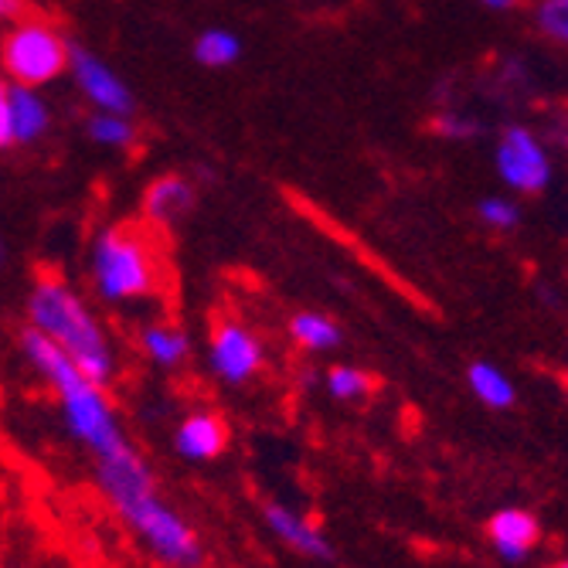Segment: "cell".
<instances>
[{
    "mask_svg": "<svg viewBox=\"0 0 568 568\" xmlns=\"http://www.w3.org/2000/svg\"><path fill=\"white\" fill-rule=\"evenodd\" d=\"M92 480L153 561L164 568H204L209 551L201 531L171 504V497H164L158 474L133 443L106 459H92Z\"/></svg>",
    "mask_w": 568,
    "mask_h": 568,
    "instance_id": "obj_1",
    "label": "cell"
},
{
    "mask_svg": "<svg viewBox=\"0 0 568 568\" xmlns=\"http://www.w3.org/2000/svg\"><path fill=\"white\" fill-rule=\"evenodd\" d=\"M21 354L28 357V365L48 382V388L55 392L69 436L92 459H106V456H113L133 443L123 429V419H120L113 398L106 395V388L92 385L72 365L69 354L59 344H51L34 327H24L21 331Z\"/></svg>",
    "mask_w": 568,
    "mask_h": 568,
    "instance_id": "obj_2",
    "label": "cell"
},
{
    "mask_svg": "<svg viewBox=\"0 0 568 568\" xmlns=\"http://www.w3.org/2000/svg\"><path fill=\"white\" fill-rule=\"evenodd\" d=\"M28 327L59 344L72 365L99 388H110L116 378V351L102 331L92 306L62 280L41 273L28 293Z\"/></svg>",
    "mask_w": 568,
    "mask_h": 568,
    "instance_id": "obj_3",
    "label": "cell"
},
{
    "mask_svg": "<svg viewBox=\"0 0 568 568\" xmlns=\"http://www.w3.org/2000/svg\"><path fill=\"white\" fill-rule=\"evenodd\" d=\"M92 286L106 303H140L164 293L168 263L150 225H113L92 245Z\"/></svg>",
    "mask_w": 568,
    "mask_h": 568,
    "instance_id": "obj_4",
    "label": "cell"
},
{
    "mask_svg": "<svg viewBox=\"0 0 568 568\" xmlns=\"http://www.w3.org/2000/svg\"><path fill=\"white\" fill-rule=\"evenodd\" d=\"M69 41L44 18H21L0 41V62L14 85L41 89L69 72Z\"/></svg>",
    "mask_w": 568,
    "mask_h": 568,
    "instance_id": "obj_5",
    "label": "cell"
},
{
    "mask_svg": "<svg viewBox=\"0 0 568 568\" xmlns=\"http://www.w3.org/2000/svg\"><path fill=\"white\" fill-rule=\"evenodd\" d=\"M209 368L215 382H222L225 388L248 385L266 368V347L260 334L232 317L215 321L212 337H209Z\"/></svg>",
    "mask_w": 568,
    "mask_h": 568,
    "instance_id": "obj_6",
    "label": "cell"
},
{
    "mask_svg": "<svg viewBox=\"0 0 568 568\" xmlns=\"http://www.w3.org/2000/svg\"><path fill=\"white\" fill-rule=\"evenodd\" d=\"M497 174L510 191L541 194L551 184V158L528 126H507L497 140Z\"/></svg>",
    "mask_w": 568,
    "mask_h": 568,
    "instance_id": "obj_7",
    "label": "cell"
},
{
    "mask_svg": "<svg viewBox=\"0 0 568 568\" xmlns=\"http://www.w3.org/2000/svg\"><path fill=\"white\" fill-rule=\"evenodd\" d=\"M69 72L79 85V92L92 102L99 113H116V116H130L136 110V99L130 92V85L85 48H69Z\"/></svg>",
    "mask_w": 568,
    "mask_h": 568,
    "instance_id": "obj_8",
    "label": "cell"
},
{
    "mask_svg": "<svg viewBox=\"0 0 568 568\" xmlns=\"http://www.w3.org/2000/svg\"><path fill=\"white\" fill-rule=\"evenodd\" d=\"M263 525L266 531L293 555L310 558V561H334V545L324 535V528L310 518V514L283 504V500H266L263 504Z\"/></svg>",
    "mask_w": 568,
    "mask_h": 568,
    "instance_id": "obj_9",
    "label": "cell"
},
{
    "mask_svg": "<svg viewBox=\"0 0 568 568\" xmlns=\"http://www.w3.org/2000/svg\"><path fill=\"white\" fill-rule=\"evenodd\" d=\"M171 446L184 463H194V467H201V463H215L232 446V426L215 408H194L174 426Z\"/></svg>",
    "mask_w": 568,
    "mask_h": 568,
    "instance_id": "obj_10",
    "label": "cell"
},
{
    "mask_svg": "<svg viewBox=\"0 0 568 568\" xmlns=\"http://www.w3.org/2000/svg\"><path fill=\"white\" fill-rule=\"evenodd\" d=\"M541 538H545L541 521L528 507H500L487 521V541H490L494 555L507 565L528 561L538 551Z\"/></svg>",
    "mask_w": 568,
    "mask_h": 568,
    "instance_id": "obj_11",
    "label": "cell"
},
{
    "mask_svg": "<svg viewBox=\"0 0 568 568\" xmlns=\"http://www.w3.org/2000/svg\"><path fill=\"white\" fill-rule=\"evenodd\" d=\"M194 209V187L181 174L158 178L143 194V219L153 229H168Z\"/></svg>",
    "mask_w": 568,
    "mask_h": 568,
    "instance_id": "obj_12",
    "label": "cell"
},
{
    "mask_svg": "<svg viewBox=\"0 0 568 568\" xmlns=\"http://www.w3.org/2000/svg\"><path fill=\"white\" fill-rule=\"evenodd\" d=\"M140 351L153 368L178 372L191 361V337L178 324L158 321V324H146L140 331Z\"/></svg>",
    "mask_w": 568,
    "mask_h": 568,
    "instance_id": "obj_13",
    "label": "cell"
},
{
    "mask_svg": "<svg viewBox=\"0 0 568 568\" xmlns=\"http://www.w3.org/2000/svg\"><path fill=\"white\" fill-rule=\"evenodd\" d=\"M8 116H11L14 143H34L51 126L48 102L38 95V89L28 85H8Z\"/></svg>",
    "mask_w": 568,
    "mask_h": 568,
    "instance_id": "obj_14",
    "label": "cell"
},
{
    "mask_svg": "<svg viewBox=\"0 0 568 568\" xmlns=\"http://www.w3.org/2000/svg\"><path fill=\"white\" fill-rule=\"evenodd\" d=\"M467 385H470L474 398L480 405H487L490 412H510L518 405V388H514L510 375L504 368H497L494 361H470Z\"/></svg>",
    "mask_w": 568,
    "mask_h": 568,
    "instance_id": "obj_15",
    "label": "cell"
},
{
    "mask_svg": "<svg viewBox=\"0 0 568 568\" xmlns=\"http://www.w3.org/2000/svg\"><path fill=\"white\" fill-rule=\"evenodd\" d=\"M286 331H290V341L306 354H327V351L341 347V341H344L337 321L321 314V310H300V314L290 317Z\"/></svg>",
    "mask_w": 568,
    "mask_h": 568,
    "instance_id": "obj_16",
    "label": "cell"
},
{
    "mask_svg": "<svg viewBox=\"0 0 568 568\" xmlns=\"http://www.w3.org/2000/svg\"><path fill=\"white\" fill-rule=\"evenodd\" d=\"M324 388L334 402L354 405V402H365L372 398V392L378 388V382L357 365H334L324 372Z\"/></svg>",
    "mask_w": 568,
    "mask_h": 568,
    "instance_id": "obj_17",
    "label": "cell"
},
{
    "mask_svg": "<svg viewBox=\"0 0 568 568\" xmlns=\"http://www.w3.org/2000/svg\"><path fill=\"white\" fill-rule=\"evenodd\" d=\"M239 55H242V41L225 28H209L194 41V59L204 69H229L239 62Z\"/></svg>",
    "mask_w": 568,
    "mask_h": 568,
    "instance_id": "obj_18",
    "label": "cell"
},
{
    "mask_svg": "<svg viewBox=\"0 0 568 568\" xmlns=\"http://www.w3.org/2000/svg\"><path fill=\"white\" fill-rule=\"evenodd\" d=\"M85 130H89V136L95 143L116 146V150L133 146V140H136V130H133L130 116H116V113H92L89 123H85Z\"/></svg>",
    "mask_w": 568,
    "mask_h": 568,
    "instance_id": "obj_19",
    "label": "cell"
},
{
    "mask_svg": "<svg viewBox=\"0 0 568 568\" xmlns=\"http://www.w3.org/2000/svg\"><path fill=\"white\" fill-rule=\"evenodd\" d=\"M535 28L548 41L565 44L568 41V0H538L535 4Z\"/></svg>",
    "mask_w": 568,
    "mask_h": 568,
    "instance_id": "obj_20",
    "label": "cell"
},
{
    "mask_svg": "<svg viewBox=\"0 0 568 568\" xmlns=\"http://www.w3.org/2000/svg\"><path fill=\"white\" fill-rule=\"evenodd\" d=\"M477 215H480V222L487 225V229H494V232H514L521 225V209L514 204L510 197H500V194H494V197H484L480 204H477Z\"/></svg>",
    "mask_w": 568,
    "mask_h": 568,
    "instance_id": "obj_21",
    "label": "cell"
},
{
    "mask_svg": "<svg viewBox=\"0 0 568 568\" xmlns=\"http://www.w3.org/2000/svg\"><path fill=\"white\" fill-rule=\"evenodd\" d=\"M436 130L449 140H474V136H480L484 123L477 116H467V113H443L436 120Z\"/></svg>",
    "mask_w": 568,
    "mask_h": 568,
    "instance_id": "obj_22",
    "label": "cell"
},
{
    "mask_svg": "<svg viewBox=\"0 0 568 568\" xmlns=\"http://www.w3.org/2000/svg\"><path fill=\"white\" fill-rule=\"evenodd\" d=\"M4 146H14V136H11V116H8V82L0 79V150Z\"/></svg>",
    "mask_w": 568,
    "mask_h": 568,
    "instance_id": "obj_23",
    "label": "cell"
},
{
    "mask_svg": "<svg viewBox=\"0 0 568 568\" xmlns=\"http://www.w3.org/2000/svg\"><path fill=\"white\" fill-rule=\"evenodd\" d=\"M24 0H0V21H21Z\"/></svg>",
    "mask_w": 568,
    "mask_h": 568,
    "instance_id": "obj_24",
    "label": "cell"
},
{
    "mask_svg": "<svg viewBox=\"0 0 568 568\" xmlns=\"http://www.w3.org/2000/svg\"><path fill=\"white\" fill-rule=\"evenodd\" d=\"M484 8H494V11H510V8H518L521 0H480Z\"/></svg>",
    "mask_w": 568,
    "mask_h": 568,
    "instance_id": "obj_25",
    "label": "cell"
},
{
    "mask_svg": "<svg viewBox=\"0 0 568 568\" xmlns=\"http://www.w3.org/2000/svg\"><path fill=\"white\" fill-rule=\"evenodd\" d=\"M8 263V245H4V239H0V266Z\"/></svg>",
    "mask_w": 568,
    "mask_h": 568,
    "instance_id": "obj_26",
    "label": "cell"
},
{
    "mask_svg": "<svg viewBox=\"0 0 568 568\" xmlns=\"http://www.w3.org/2000/svg\"><path fill=\"white\" fill-rule=\"evenodd\" d=\"M545 568H568V561H565V558H558V561H551V565H545Z\"/></svg>",
    "mask_w": 568,
    "mask_h": 568,
    "instance_id": "obj_27",
    "label": "cell"
}]
</instances>
